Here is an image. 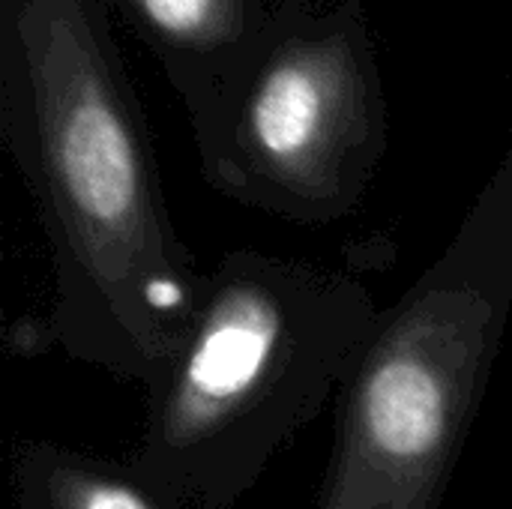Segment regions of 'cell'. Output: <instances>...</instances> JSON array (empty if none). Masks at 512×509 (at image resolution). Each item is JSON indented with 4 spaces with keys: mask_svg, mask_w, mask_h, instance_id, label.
Here are the masks:
<instances>
[{
    "mask_svg": "<svg viewBox=\"0 0 512 509\" xmlns=\"http://www.w3.org/2000/svg\"><path fill=\"white\" fill-rule=\"evenodd\" d=\"M0 135L48 237L51 339L150 390L207 273L174 228L105 3L0 0Z\"/></svg>",
    "mask_w": 512,
    "mask_h": 509,
    "instance_id": "obj_1",
    "label": "cell"
},
{
    "mask_svg": "<svg viewBox=\"0 0 512 509\" xmlns=\"http://www.w3.org/2000/svg\"><path fill=\"white\" fill-rule=\"evenodd\" d=\"M381 318L348 270L228 252L159 381L132 462L189 509H231L342 393Z\"/></svg>",
    "mask_w": 512,
    "mask_h": 509,
    "instance_id": "obj_2",
    "label": "cell"
},
{
    "mask_svg": "<svg viewBox=\"0 0 512 509\" xmlns=\"http://www.w3.org/2000/svg\"><path fill=\"white\" fill-rule=\"evenodd\" d=\"M512 312V114L447 249L381 312L342 390L315 509H441Z\"/></svg>",
    "mask_w": 512,
    "mask_h": 509,
    "instance_id": "obj_3",
    "label": "cell"
},
{
    "mask_svg": "<svg viewBox=\"0 0 512 509\" xmlns=\"http://www.w3.org/2000/svg\"><path fill=\"white\" fill-rule=\"evenodd\" d=\"M210 189L297 225L348 219L390 144V108L366 0H282L195 120Z\"/></svg>",
    "mask_w": 512,
    "mask_h": 509,
    "instance_id": "obj_4",
    "label": "cell"
},
{
    "mask_svg": "<svg viewBox=\"0 0 512 509\" xmlns=\"http://www.w3.org/2000/svg\"><path fill=\"white\" fill-rule=\"evenodd\" d=\"M150 48L189 120L243 66L282 0H99Z\"/></svg>",
    "mask_w": 512,
    "mask_h": 509,
    "instance_id": "obj_5",
    "label": "cell"
},
{
    "mask_svg": "<svg viewBox=\"0 0 512 509\" xmlns=\"http://www.w3.org/2000/svg\"><path fill=\"white\" fill-rule=\"evenodd\" d=\"M15 509H189L132 459L27 441L12 468Z\"/></svg>",
    "mask_w": 512,
    "mask_h": 509,
    "instance_id": "obj_6",
    "label": "cell"
}]
</instances>
